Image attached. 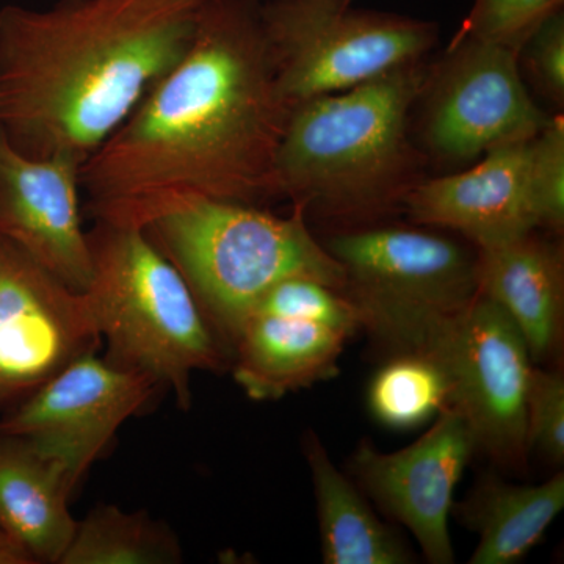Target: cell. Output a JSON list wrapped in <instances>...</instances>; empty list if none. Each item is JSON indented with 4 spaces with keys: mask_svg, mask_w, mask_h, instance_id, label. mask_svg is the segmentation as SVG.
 I'll return each instance as SVG.
<instances>
[{
    "mask_svg": "<svg viewBox=\"0 0 564 564\" xmlns=\"http://www.w3.org/2000/svg\"><path fill=\"white\" fill-rule=\"evenodd\" d=\"M563 6L564 0H474L454 39L489 41L518 52Z\"/></svg>",
    "mask_w": 564,
    "mask_h": 564,
    "instance_id": "obj_23",
    "label": "cell"
},
{
    "mask_svg": "<svg viewBox=\"0 0 564 564\" xmlns=\"http://www.w3.org/2000/svg\"><path fill=\"white\" fill-rule=\"evenodd\" d=\"M530 141L486 152L477 165L462 172L425 177L406 196L403 212L417 225L462 234L477 250L538 231Z\"/></svg>",
    "mask_w": 564,
    "mask_h": 564,
    "instance_id": "obj_14",
    "label": "cell"
},
{
    "mask_svg": "<svg viewBox=\"0 0 564 564\" xmlns=\"http://www.w3.org/2000/svg\"><path fill=\"white\" fill-rule=\"evenodd\" d=\"M84 295L111 362L169 386L191 404L192 375L225 369L214 326L187 281L143 229L96 221Z\"/></svg>",
    "mask_w": 564,
    "mask_h": 564,
    "instance_id": "obj_5",
    "label": "cell"
},
{
    "mask_svg": "<svg viewBox=\"0 0 564 564\" xmlns=\"http://www.w3.org/2000/svg\"><path fill=\"white\" fill-rule=\"evenodd\" d=\"M180 270L207 321L234 339L267 291L311 276L345 291L343 265L315 239L303 209L278 217L252 204L195 199L143 229Z\"/></svg>",
    "mask_w": 564,
    "mask_h": 564,
    "instance_id": "obj_4",
    "label": "cell"
},
{
    "mask_svg": "<svg viewBox=\"0 0 564 564\" xmlns=\"http://www.w3.org/2000/svg\"><path fill=\"white\" fill-rule=\"evenodd\" d=\"M369 410L381 425L413 430L452 403V384L443 366L419 351L393 352L370 383Z\"/></svg>",
    "mask_w": 564,
    "mask_h": 564,
    "instance_id": "obj_21",
    "label": "cell"
},
{
    "mask_svg": "<svg viewBox=\"0 0 564 564\" xmlns=\"http://www.w3.org/2000/svg\"><path fill=\"white\" fill-rule=\"evenodd\" d=\"M413 113L426 161L447 166L533 140L552 120L533 101L518 52L475 39H452L443 57L426 66Z\"/></svg>",
    "mask_w": 564,
    "mask_h": 564,
    "instance_id": "obj_8",
    "label": "cell"
},
{
    "mask_svg": "<svg viewBox=\"0 0 564 564\" xmlns=\"http://www.w3.org/2000/svg\"><path fill=\"white\" fill-rule=\"evenodd\" d=\"M348 337L315 323L252 311L234 336V380L252 400H278L339 372Z\"/></svg>",
    "mask_w": 564,
    "mask_h": 564,
    "instance_id": "obj_16",
    "label": "cell"
},
{
    "mask_svg": "<svg viewBox=\"0 0 564 564\" xmlns=\"http://www.w3.org/2000/svg\"><path fill=\"white\" fill-rule=\"evenodd\" d=\"M291 110L261 0H212L184 57L82 165L87 209L95 221L144 229L195 199L276 198L274 162Z\"/></svg>",
    "mask_w": 564,
    "mask_h": 564,
    "instance_id": "obj_1",
    "label": "cell"
},
{
    "mask_svg": "<svg viewBox=\"0 0 564 564\" xmlns=\"http://www.w3.org/2000/svg\"><path fill=\"white\" fill-rule=\"evenodd\" d=\"M212 0H61L0 9V131L82 163L184 57Z\"/></svg>",
    "mask_w": 564,
    "mask_h": 564,
    "instance_id": "obj_2",
    "label": "cell"
},
{
    "mask_svg": "<svg viewBox=\"0 0 564 564\" xmlns=\"http://www.w3.org/2000/svg\"><path fill=\"white\" fill-rule=\"evenodd\" d=\"M99 343L84 292L0 236V410L21 403Z\"/></svg>",
    "mask_w": 564,
    "mask_h": 564,
    "instance_id": "obj_10",
    "label": "cell"
},
{
    "mask_svg": "<svg viewBox=\"0 0 564 564\" xmlns=\"http://www.w3.org/2000/svg\"><path fill=\"white\" fill-rule=\"evenodd\" d=\"M82 165L65 154L28 158L0 131V236L77 292L93 276L90 239L80 217Z\"/></svg>",
    "mask_w": 564,
    "mask_h": 564,
    "instance_id": "obj_13",
    "label": "cell"
},
{
    "mask_svg": "<svg viewBox=\"0 0 564 564\" xmlns=\"http://www.w3.org/2000/svg\"><path fill=\"white\" fill-rule=\"evenodd\" d=\"M478 293L524 337L533 362L558 355L564 333L563 245L536 231L477 250Z\"/></svg>",
    "mask_w": 564,
    "mask_h": 564,
    "instance_id": "obj_15",
    "label": "cell"
},
{
    "mask_svg": "<svg viewBox=\"0 0 564 564\" xmlns=\"http://www.w3.org/2000/svg\"><path fill=\"white\" fill-rule=\"evenodd\" d=\"M522 79L552 102L564 107V13L554 14L518 51Z\"/></svg>",
    "mask_w": 564,
    "mask_h": 564,
    "instance_id": "obj_26",
    "label": "cell"
},
{
    "mask_svg": "<svg viewBox=\"0 0 564 564\" xmlns=\"http://www.w3.org/2000/svg\"><path fill=\"white\" fill-rule=\"evenodd\" d=\"M426 66L295 104L274 162L276 198L347 229L403 210L430 165L413 135Z\"/></svg>",
    "mask_w": 564,
    "mask_h": 564,
    "instance_id": "obj_3",
    "label": "cell"
},
{
    "mask_svg": "<svg viewBox=\"0 0 564 564\" xmlns=\"http://www.w3.org/2000/svg\"><path fill=\"white\" fill-rule=\"evenodd\" d=\"M525 426L529 451L540 452L547 462H564V377L558 369L532 367L525 395Z\"/></svg>",
    "mask_w": 564,
    "mask_h": 564,
    "instance_id": "obj_25",
    "label": "cell"
},
{
    "mask_svg": "<svg viewBox=\"0 0 564 564\" xmlns=\"http://www.w3.org/2000/svg\"><path fill=\"white\" fill-rule=\"evenodd\" d=\"M182 562L176 534L144 511L99 505L77 521L61 564H174Z\"/></svg>",
    "mask_w": 564,
    "mask_h": 564,
    "instance_id": "obj_20",
    "label": "cell"
},
{
    "mask_svg": "<svg viewBox=\"0 0 564 564\" xmlns=\"http://www.w3.org/2000/svg\"><path fill=\"white\" fill-rule=\"evenodd\" d=\"M158 386L148 375L87 352L3 415L0 434L29 441L61 463L77 486Z\"/></svg>",
    "mask_w": 564,
    "mask_h": 564,
    "instance_id": "obj_11",
    "label": "cell"
},
{
    "mask_svg": "<svg viewBox=\"0 0 564 564\" xmlns=\"http://www.w3.org/2000/svg\"><path fill=\"white\" fill-rule=\"evenodd\" d=\"M252 311L315 323L350 337L361 328V318L347 293L311 276H292L274 284Z\"/></svg>",
    "mask_w": 564,
    "mask_h": 564,
    "instance_id": "obj_22",
    "label": "cell"
},
{
    "mask_svg": "<svg viewBox=\"0 0 564 564\" xmlns=\"http://www.w3.org/2000/svg\"><path fill=\"white\" fill-rule=\"evenodd\" d=\"M323 245L343 265L361 328L392 352L406 351L429 326L477 299V252L440 234L362 226Z\"/></svg>",
    "mask_w": 564,
    "mask_h": 564,
    "instance_id": "obj_6",
    "label": "cell"
},
{
    "mask_svg": "<svg viewBox=\"0 0 564 564\" xmlns=\"http://www.w3.org/2000/svg\"><path fill=\"white\" fill-rule=\"evenodd\" d=\"M304 451L313 475L323 563H414V552L378 519L361 489L334 466L314 433L306 434Z\"/></svg>",
    "mask_w": 564,
    "mask_h": 564,
    "instance_id": "obj_19",
    "label": "cell"
},
{
    "mask_svg": "<svg viewBox=\"0 0 564 564\" xmlns=\"http://www.w3.org/2000/svg\"><path fill=\"white\" fill-rule=\"evenodd\" d=\"M475 454L469 425L448 404L434 417L432 429L406 448L381 454L372 443L361 441L348 466L361 491L410 530L426 562L452 564L448 519L455 488Z\"/></svg>",
    "mask_w": 564,
    "mask_h": 564,
    "instance_id": "obj_12",
    "label": "cell"
},
{
    "mask_svg": "<svg viewBox=\"0 0 564 564\" xmlns=\"http://www.w3.org/2000/svg\"><path fill=\"white\" fill-rule=\"evenodd\" d=\"M563 507V473L538 486L510 485L489 474L452 513L478 534L470 564H513L543 540Z\"/></svg>",
    "mask_w": 564,
    "mask_h": 564,
    "instance_id": "obj_18",
    "label": "cell"
},
{
    "mask_svg": "<svg viewBox=\"0 0 564 564\" xmlns=\"http://www.w3.org/2000/svg\"><path fill=\"white\" fill-rule=\"evenodd\" d=\"M347 2H350V3H352V0H347Z\"/></svg>",
    "mask_w": 564,
    "mask_h": 564,
    "instance_id": "obj_28",
    "label": "cell"
},
{
    "mask_svg": "<svg viewBox=\"0 0 564 564\" xmlns=\"http://www.w3.org/2000/svg\"><path fill=\"white\" fill-rule=\"evenodd\" d=\"M74 489L61 463L20 436L0 434V529L33 563L61 564L76 532Z\"/></svg>",
    "mask_w": 564,
    "mask_h": 564,
    "instance_id": "obj_17",
    "label": "cell"
},
{
    "mask_svg": "<svg viewBox=\"0 0 564 564\" xmlns=\"http://www.w3.org/2000/svg\"><path fill=\"white\" fill-rule=\"evenodd\" d=\"M10 543H13V541H11L10 538L7 536L6 533H3V530L0 529V547H2V545L10 544ZM14 544H17V543H14Z\"/></svg>",
    "mask_w": 564,
    "mask_h": 564,
    "instance_id": "obj_27",
    "label": "cell"
},
{
    "mask_svg": "<svg viewBox=\"0 0 564 564\" xmlns=\"http://www.w3.org/2000/svg\"><path fill=\"white\" fill-rule=\"evenodd\" d=\"M530 193L538 229L562 236L564 229V118L556 113L530 141Z\"/></svg>",
    "mask_w": 564,
    "mask_h": 564,
    "instance_id": "obj_24",
    "label": "cell"
},
{
    "mask_svg": "<svg viewBox=\"0 0 564 564\" xmlns=\"http://www.w3.org/2000/svg\"><path fill=\"white\" fill-rule=\"evenodd\" d=\"M261 20L292 107L425 61L440 39L432 21L355 9L347 0H261Z\"/></svg>",
    "mask_w": 564,
    "mask_h": 564,
    "instance_id": "obj_7",
    "label": "cell"
},
{
    "mask_svg": "<svg viewBox=\"0 0 564 564\" xmlns=\"http://www.w3.org/2000/svg\"><path fill=\"white\" fill-rule=\"evenodd\" d=\"M408 351L425 352L443 366L451 404L469 425L477 452L507 469L525 466L533 361L524 337L496 303L478 293L469 306L429 326Z\"/></svg>",
    "mask_w": 564,
    "mask_h": 564,
    "instance_id": "obj_9",
    "label": "cell"
}]
</instances>
